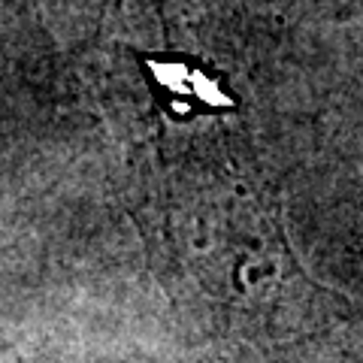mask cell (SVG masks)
I'll return each mask as SVG.
<instances>
[{"mask_svg": "<svg viewBox=\"0 0 363 363\" xmlns=\"http://www.w3.org/2000/svg\"><path fill=\"white\" fill-rule=\"evenodd\" d=\"M143 70L149 76L155 97L167 109H173V118L188 121L191 116H224L227 109H236L233 91H224L209 67L188 55H140Z\"/></svg>", "mask_w": 363, "mask_h": 363, "instance_id": "cell-1", "label": "cell"}]
</instances>
